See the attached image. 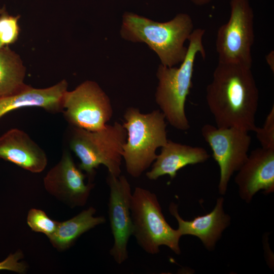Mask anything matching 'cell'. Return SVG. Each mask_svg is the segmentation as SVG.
Masks as SVG:
<instances>
[{"label":"cell","instance_id":"1","mask_svg":"<svg viewBox=\"0 0 274 274\" xmlns=\"http://www.w3.org/2000/svg\"><path fill=\"white\" fill-rule=\"evenodd\" d=\"M206 98L217 127L254 132L259 91L251 68L218 62Z\"/></svg>","mask_w":274,"mask_h":274},{"label":"cell","instance_id":"2","mask_svg":"<svg viewBox=\"0 0 274 274\" xmlns=\"http://www.w3.org/2000/svg\"><path fill=\"white\" fill-rule=\"evenodd\" d=\"M193 31L192 19L186 13L178 14L172 20L160 22L126 12L120 33L125 40L145 43L158 55L161 64L173 67L184 60L188 49L184 43Z\"/></svg>","mask_w":274,"mask_h":274},{"label":"cell","instance_id":"3","mask_svg":"<svg viewBox=\"0 0 274 274\" xmlns=\"http://www.w3.org/2000/svg\"><path fill=\"white\" fill-rule=\"evenodd\" d=\"M205 30H193L188 41L187 52L179 67L160 64L156 72L158 80L155 101L165 120L174 128L185 131L190 125L185 110V102L193 86L194 62L198 54L203 58L206 52L202 43Z\"/></svg>","mask_w":274,"mask_h":274},{"label":"cell","instance_id":"4","mask_svg":"<svg viewBox=\"0 0 274 274\" xmlns=\"http://www.w3.org/2000/svg\"><path fill=\"white\" fill-rule=\"evenodd\" d=\"M122 124L127 132L123 146L122 157L127 172L140 177L156 159L157 148L167 142L166 124L160 110L143 114L138 108L127 109Z\"/></svg>","mask_w":274,"mask_h":274},{"label":"cell","instance_id":"5","mask_svg":"<svg viewBox=\"0 0 274 274\" xmlns=\"http://www.w3.org/2000/svg\"><path fill=\"white\" fill-rule=\"evenodd\" d=\"M126 138V129L118 122L96 131L72 127L69 146L80 160L79 167L90 179L100 164L107 168L109 174L119 177Z\"/></svg>","mask_w":274,"mask_h":274},{"label":"cell","instance_id":"6","mask_svg":"<svg viewBox=\"0 0 274 274\" xmlns=\"http://www.w3.org/2000/svg\"><path fill=\"white\" fill-rule=\"evenodd\" d=\"M130 212L132 235L144 251L156 254L160 252V246H165L176 254H180L181 235L166 222L155 194L135 187L132 193Z\"/></svg>","mask_w":274,"mask_h":274},{"label":"cell","instance_id":"7","mask_svg":"<svg viewBox=\"0 0 274 274\" xmlns=\"http://www.w3.org/2000/svg\"><path fill=\"white\" fill-rule=\"evenodd\" d=\"M228 21L219 28L216 40L218 62L252 67L254 14L249 0H231Z\"/></svg>","mask_w":274,"mask_h":274},{"label":"cell","instance_id":"8","mask_svg":"<svg viewBox=\"0 0 274 274\" xmlns=\"http://www.w3.org/2000/svg\"><path fill=\"white\" fill-rule=\"evenodd\" d=\"M64 117L72 126L90 131L102 129L113 114L110 99L95 81L86 80L63 97Z\"/></svg>","mask_w":274,"mask_h":274},{"label":"cell","instance_id":"9","mask_svg":"<svg viewBox=\"0 0 274 274\" xmlns=\"http://www.w3.org/2000/svg\"><path fill=\"white\" fill-rule=\"evenodd\" d=\"M201 133L213 152L220 169L219 192L224 195L234 173L238 171L248 157L251 143L249 132L235 127L219 128L204 125Z\"/></svg>","mask_w":274,"mask_h":274},{"label":"cell","instance_id":"10","mask_svg":"<svg viewBox=\"0 0 274 274\" xmlns=\"http://www.w3.org/2000/svg\"><path fill=\"white\" fill-rule=\"evenodd\" d=\"M107 182L110 188L108 216L114 237L110 254L117 264H121L128 258L127 245L133 231L131 187L127 178L121 175L116 177L109 174Z\"/></svg>","mask_w":274,"mask_h":274},{"label":"cell","instance_id":"11","mask_svg":"<svg viewBox=\"0 0 274 274\" xmlns=\"http://www.w3.org/2000/svg\"><path fill=\"white\" fill-rule=\"evenodd\" d=\"M86 176L69 152L64 151L58 163L44 177V185L48 192L71 208L82 207L94 186L90 182L85 184Z\"/></svg>","mask_w":274,"mask_h":274},{"label":"cell","instance_id":"12","mask_svg":"<svg viewBox=\"0 0 274 274\" xmlns=\"http://www.w3.org/2000/svg\"><path fill=\"white\" fill-rule=\"evenodd\" d=\"M235 182L240 197L250 202L259 191H274V149L258 148L252 151L238 170Z\"/></svg>","mask_w":274,"mask_h":274},{"label":"cell","instance_id":"13","mask_svg":"<svg viewBox=\"0 0 274 274\" xmlns=\"http://www.w3.org/2000/svg\"><path fill=\"white\" fill-rule=\"evenodd\" d=\"M0 158L33 173L44 170L48 163L45 151L24 131L9 129L0 136Z\"/></svg>","mask_w":274,"mask_h":274},{"label":"cell","instance_id":"14","mask_svg":"<svg viewBox=\"0 0 274 274\" xmlns=\"http://www.w3.org/2000/svg\"><path fill=\"white\" fill-rule=\"evenodd\" d=\"M224 198L217 199L214 209L210 213L198 216L187 221L182 219L178 212L177 204L171 203L170 213L175 217L178 223V230L182 236L191 235L199 238L207 249L213 250L223 231L229 225L230 217L223 210Z\"/></svg>","mask_w":274,"mask_h":274},{"label":"cell","instance_id":"15","mask_svg":"<svg viewBox=\"0 0 274 274\" xmlns=\"http://www.w3.org/2000/svg\"><path fill=\"white\" fill-rule=\"evenodd\" d=\"M67 88L65 79L44 88L27 85L15 94L0 98V118L10 112L25 107H39L51 113L62 112L63 97Z\"/></svg>","mask_w":274,"mask_h":274},{"label":"cell","instance_id":"16","mask_svg":"<svg viewBox=\"0 0 274 274\" xmlns=\"http://www.w3.org/2000/svg\"><path fill=\"white\" fill-rule=\"evenodd\" d=\"M210 157L205 149L193 147L168 140L161 147L153 163L151 169L146 173L147 177L156 180L160 177L168 175L174 179L178 170L188 165L203 163Z\"/></svg>","mask_w":274,"mask_h":274},{"label":"cell","instance_id":"17","mask_svg":"<svg viewBox=\"0 0 274 274\" xmlns=\"http://www.w3.org/2000/svg\"><path fill=\"white\" fill-rule=\"evenodd\" d=\"M96 210L90 207L66 221L58 222L54 233L49 237L53 246L59 251L71 247L83 233L106 223L104 216H94Z\"/></svg>","mask_w":274,"mask_h":274},{"label":"cell","instance_id":"18","mask_svg":"<svg viewBox=\"0 0 274 274\" xmlns=\"http://www.w3.org/2000/svg\"><path fill=\"white\" fill-rule=\"evenodd\" d=\"M26 67L19 55L9 47L0 48V98L15 94L24 89Z\"/></svg>","mask_w":274,"mask_h":274},{"label":"cell","instance_id":"19","mask_svg":"<svg viewBox=\"0 0 274 274\" xmlns=\"http://www.w3.org/2000/svg\"><path fill=\"white\" fill-rule=\"evenodd\" d=\"M20 15H12L3 7L0 13V42L3 46H9L18 40L20 28Z\"/></svg>","mask_w":274,"mask_h":274},{"label":"cell","instance_id":"20","mask_svg":"<svg viewBox=\"0 0 274 274\" xmlns=\"http://www.w3.org/2000/svg\"><path fill=\"white\" fill-rule=\"evenodd\" d=\"M27 223L32 231L43 233L49 237L55 232L58 222L49 218L43 211L31 209L28 213Z\"/></svg>","mask_w":274,"mask_h":274},{"label":"cell","instance_id":"21","mask_svg":"<svg viewBox=\"0 0 274 274\" xmlns=\"http://www.w3.org/2000/svg\"><path fill=\"white\" fill-rule=\"evenodd\" d=\"M254 132L261 147L274 149V106L267 115L263 126L257 127Z\"/></svg>","mask_w":274,"mask_h":274},{"label":"cell","instance_id":"22","mask_svg":"<svg viewBox=\"0 0 274 274\" xmlns=\"http://www.w3.org/2000/svg\"><path fill=\"white\" fill-rule=\"evenodd\" d=\"M23 257L21 251L10 254L4 260L0 262V270H7L22 273L26 270V264L19 261Z\"/></svg>","mask_w":274,"mask_h":274},{"label":"cell","instance_id":"23","mask_svg":"<svg viewBox=\"0 0 274 274\" xmlns=\"http://www.w3.org/2000/svg\"><path fill=\"white\" fill-rule=\"evenodd\" d=\"M196 6H203L210 3L212 0H190Z\"/></svg>","mask_w":274,"mask_h":274},{"label":"cell","instance_id":"24","mask_svg":"<svg viewBox=\"0 0 274 274\" xmlns=\"http://www.w3.org/2000/svg\"><path fill=\"white\" fill-rule=\"evenodd\" d=\"M2 9H3V7L1 8H0V13H1V12H2ZM2 47H3V46L2 45V44H1V43L0 42V48H2Z\"/></svg>","mask_w":274,"mask_h":274}]
</instances>
